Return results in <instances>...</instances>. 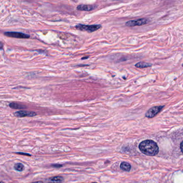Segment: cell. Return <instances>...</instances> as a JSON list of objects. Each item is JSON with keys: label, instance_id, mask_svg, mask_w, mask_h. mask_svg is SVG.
<instances>
[{"label": "cell", "instance_id": "6da1fadb", "mask_svg": "<svg viewBox=\"0 0 183 183\" xmlns=\"http://www.w3.org/2000/svg\"><path fill=\"white\" fill-rule=\"evenodd\" d=\"M140 150L143 153L148 156H155L157 155L159 149L156 143L153 140H147L140 143Z\"/></svg>", "mask_w": 183, "mask_h": 183}, {"label": "cell", "instance_id": "7a4b0ae2", "mask_svg": "<svg viewBox=\"0 0 183 183\" xmlns=\"http://www.w3.org/2000/svg\"><path fill=\"white\" fill-rule=\"evenodd\" d=\"M75 28L77 30L80 31H87L88 32H95L96 31L100 29L101 28V25H84V24H77Z\"/></svg>", "mask_w": 183, "mask_h": 183}, {"label": "cell", "instance_id": "3957f363", "mask_svg": "<svg viewBox=\"0 0 183 183\" xmlns=\"http://www.w3.org/2000/svg\"><path fill=\"white\" fill-rule=\"evenodd\" d=\"M149 19L147 18H141L135 20H129L126 23V25L129 27H134L136 26H142L148 23Z\"/></svg>", "mask_w": 183, "mask_h": 183}, {"label": "cell", "instance_id": "277c9868", "mask_svg": "<svg viewBox=\"0 0 183 183\" xmlns=\"http://www.w3.org/2000/svg\"><path fill=\"white\" fill-rule=\"evenodd\" d=\"M4 35L11 38H18V39H28L30 36L22 32H6L4 33Z\"/></svg>", "mask_w": 183, "mask_h": 183}, {"label": "cell", "instance_id": "5b68a950", "mask_svg": "<svg viewBox=\"0 0 183 183\" xmlns=\"http://www.w3.org/2000/svg\"><path fill=\"white\" fill-rule=\"evenodd\" d=\"M163 108H164V106H154L151 108L146 114V117L148 118L154 117L155 115H157V114L161 111Z\"/></svg>", "mask_w": 183, "mask_h": 183}, {"label": "cell", "instance_id": "8992f818", "mask_svg": "<svg viewBox=\"0 0 183 183\" xmlns=\"http://www.w3.org/2000/svg\"><path fill=\"white\" fill-rule=\"evenodd\" d=\"M36 115V114L33 112L27 111H19L15 113V115L18 118L27 117H32Z\"/></svg>", "mask_w": 183, "mask_h": 183}, {"label": "cell", "instance_id": "52a82bcc", "mask_svg": "<svg viewBox=\"0 0 183 183\" xmlns=\"http://www.w3.org/2000/svg\"><path fill=\"white\" fill-rule=\"evenodd\" d=\"M97 6L95 5H85V4H81L77 7V10L80 11H89L91 10L95 9Z\"/></svg>", "mask_w": 183, "mask_h": 183}, {"label": "cell", "instance_id": "ba28073f", "mask_svg": "<svg viewBox=\"0 0 183 183\" xmlns=\"http://www.w3.org/2000/svg\"><path fill=\"white\" fill-rule=\"evenodd\" d=\"M151 66H152V65L151 64L147 63V62H140L135 64V67L137 68H145L151 67Z\"/></svg>", "mask_w": 183, "mask_h": 183}, {"label": "cell", "instance_id": "9c48e42d", "mask_svg": "<svg viewBox=\"0 0 183 183\" xmlns=\"http://www.w3.org/2000/svg\"><path fill=\"white\" fill-rule=\"evenodd\" d=\"M120 167H121V169L124 170V171H129L131 170V166L130 164L129 163L123 162L121 164Z\"/></svg>", "mask_w": 183, "mask_h": 183}, {"label": "cell", "instance_id": "30bf717a", "mask_svg": "<svg viewBox=\"0 0 183 183\" xmlns=\"http://www.w3.org/2000/svg\"><path fill=\"white\" fill-rule=\"evenodd\" d=\"M9 106L11 109H21L25 108V106H23L21 105L20 104L16 103H10Z\"/></svg>", "mask_w": 183, "mask_h": 183}, {"label": "cell", "instance_id": "8fae6325", "mask_svg": "<svg viewBox=\"0 0 183 183\" xmlns=\"http://www.w3.org/2000/svg\"><path fill=\"white\" fill-rule=\"evenodd\" d=\"M15 169L18 171H23L24 170V166L22 163H17L14 166Z\"/></svg>", "mask_w": 183, "mask_h": 183}, {"label": "cell", "instance_id": "7c38bea8", "mask_svg": "<svg viewBox=\"0 0 183 183\" xmlns=\"http://www.w3.org/2000/svg\"><path fill=\"white\" fill-rule=\"evenodd\" d=\"M50 180L53 182H62L63 181V178L61 176H56L52 177Z\"/></svg>", "mask_w": 183, "mask_h": 183}, {"label": "cell", "instance_id": "4fadbf2b", "mask_svg": "<svg viewBox=\"0 0 183 183\" xmlns=\"http://www.w3.org/2000/svg\"><path fill=\"white\" fill-rule=\"evenodd\" d=\"M16 154H19V155H26V156H31V155L30 154H26V153H19V152H18V153H16Z\"/></svg>", "mask_w": 183, "mask_h": 183}, {"label": "cell", "instance_id": "5bb4252c", "mask_svg": "<svg viewBox=\"0 0 183 183\" xmlns=\"http://www.w3.org/2000/svg\"><path fill=\"white\" fill-rule=\"evenodd\" d=\"M3 44L2 42H0V50H3Z\"/></svg>", "mask_w": 183, "mask_h": 183}, {"label": "cell", "instance_id": "9a60e30c", "mask_svg": "<svg viewBox=\"0 0 183 183\" xmlns=\"http://www.w3.org/2000/svg\"><path fill=\"white\" fill-rule=\"evenodd\" d=\"M181 151L183 153V141L181 142Z\"/></svg>", "mask_w": 183, "mask_h": 183}, {"label": "cell", "instance_id": "2e32d148", "mask_svg": "<svg viewBox=\"0 0 183 183\" xmlns=\"http://www.w3.org/2000/svg\"><path fill=\"white\" fill-rule=\"evenodd\" d=\"M88 58V56H86V57H83V58H82V59L83 60H84V59H87Z\"/></svg>", "mask_w": 183, "mask_h": 183}]
</instances>
